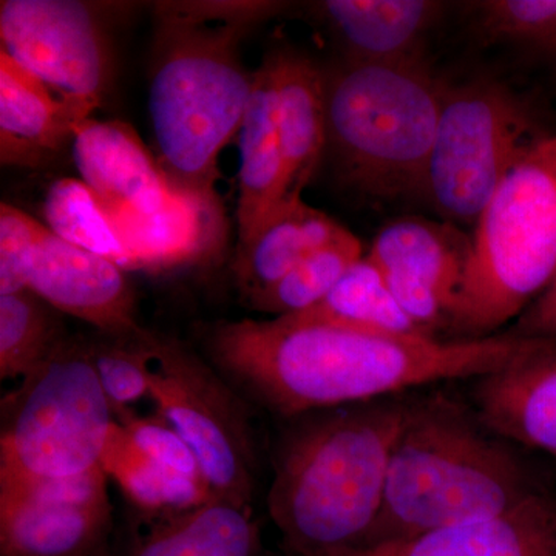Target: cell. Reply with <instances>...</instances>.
<instances>
[{
	"label": "cell",
	"mask_w": 556,
	"mask_h": 556,
	"mask_svg": "<svg viewBox=\"0 0 556 556\" xmlns=\"http://www.w3.org/2000/svg\"><path fill=\"white\" fill-rule=\"evenodd\" d=\"M543 343L507 331L484 339H439L285 317L218 321L204 336L208 357L226 378L288 417L401 396L444 380L482 378Z\"/></svg>",
	"instance_id": "cell-1"
},
{
	"label": "cell",
	"mask_w": 556,
	"mask_h": 556,
	"mask_svg": "<svg viewBox=\"0 0 556 556\" xmlns=\"http://www.w3.org/2000/svg\"><path fill=\"white\" fill-rule=\"evenodd\" d=\"M287 2H160L155 5L149 113L156 160L181 192L217 195L218 159L239 135L254 73L241 42Z\"/></svg>",
	"instance_id": "cell-2"
},
{
	"label": "cell",
	"mask_w": 556,
	"mask_h": 556,
	"mask_svg": "<svg viewBox=\"0 0 556 556\" xmlns=\"http://www.w3.org/2000/svg\"><path fill=\"white\" fill-rule=\"evenodd\" d=\"M409 405L401 394L294 417L268 493L288 556H342L364 544Z\"/></svg>",
	"instance_id": "cell-3"
},
{
	"label": "cell",
	"mask_w": 556,
	"mask_h": 556,
	"mask_svg": "<svg viewBox=\"0 0 556 556\" xmlns=\"http://www.w3.org/2000/svg\"><path fill=\"white\" fill-rule=\"evenodd\" d=\"M543 490L506 441L475 409L444 394L412 399L399 433L386 495L361 547L459 522L496 517Z\"/></svg>",
	"instance_id": "cell-4"
},
{
	"label": "cell",
	"mask_w": 556,
	"mask_h": 556,
	"mask_svg": "<svg viewBox=\"0 0 556 556\" xmlns=\"http://www.w3.org/2000/svg\"><path fill=\"white\" fill-rule=\"evenodd\" d=\"M324 70L327 149L348 188L376 200L424 197L447 83L427 62Z\"/></svg>",
	"instance_id": "cell-5"
},
{
	"label": "cell",
	"mask_w": 556,
	"mask_h": 556,
	"mask_svg": "<svg viewBox=\"0 0 556 556\" xmlns=\"http://www.w3.org/2000/svg\"><path fill=\"white\" fill-rule=\"evenodd\" d=\"M473 248L450 339L492 338L518 318L556 276V134L526 153L475 226Z\"/></svg>",
	"instance_id": "cell-6"
},
{
	"label": "cell",
	"mask_w": 556,
	"mask_h": 556,
	"mask_svg": "<svg viewBox=\"0 0 556 556\" xmlns=\"http://www.w3.org/2000/svg\"><path fill=\"white\" fill-rule=\"evenodd\" d=\"M115 420L89 340L68 336L3 399L0 481H65L102 470Z\"/></svg>",
	"instance_id": "cell-7"
},
{
	"label": "cell",
	"mask_w": 556,
	"mask_h": 556,
	"mask_svg": "<svg viewBox=\"0 0 556 556\" xmlns=\"http://www.w3.org/2000/svg\"><path fill=\"white\" fill-rule=\"evenodd\" d=\"M544 137L533 105L504 80L447 84L422 199L444 222L477 226L501 182Z\"/></svg>",
	"instance_id": "cell-8"
},
{
	"label": "cell",
	"mask_w": 556,
	"mask_h": 556,
	"mask_svg": "<svg viewBox=\"0 0 556 556\" xmlns=\"http://www.w3.org/2000/svg\"><path fill=\"white\" fill-rule=\"evenodd\" d=\"M149 348L156 415L188 442L214 496L252 507L257 452L243 402L178 340L149 331Z\"/></svg>",
	"instance_id": "cell-9"
},
{
	"label": "cell",
	"mask_w": 556,
	"mask_h": 556,
	"mask_svg": "<svg viewBox=\"0 0 556 556\" xmlns=\"http://www.w3.org/2000/svg\"><path fill=\"white\" fill-rule=\"evenodd\" d=\"M0 40V51L50 89L101 108L113 65L97 3L2 0Z\"/></svg>",
	"instance_id": "cell-10"
},
{
	"label": "cell",
	"mask_w": 556,
	"mask_h": 556,
	"mask_svg": "<svg viewBox=\"0 0 556 556\" xmlns=\"http://www.w3.org/2000/svg\"><path fill=\"white\" fill-rule=\"evenodd\" d=\"M104 470L65 481H0V555L89 556L112 527Z\"/></svg>",
	"instance_id": "cell-11"
},
{
	"label": "cell",
	"mask_w": 556,
	"mask_h": 556,
	"mask_svg": "<svg viewBox=\"0 0 556 556\" xmlns=\"http://www.w3.org/2000/svg\"><path fill=\"white\" fill-rule=\"evenodd\" d=\"M473 241L456 225L420 217L387 223L365 255L420 331L438 338L463 283Z\"/></svg>",
	"instance_id": "cell-12"
},
{
	"label": "cell",
	"mask_w": 556,
	"mask_h": 556,
	"mask_svg": "<svg viewBox=\"0 0 556 556\" xmlns=\"http://www.w3.org/2000/svg\"><path fill=\"white\" fill-rule=\"evenodd\" d=\"M28 289L62 314L86 321L110 338L141 331L126 270L112 260L40 230Z\"/></svg>",
	"instance_id": "cell-13"
},
{
	"label": "cell",
	"mask_w": 556,
	"mask_h": 556,
	"mask_svg": "<svg viewBox=\"0 0 556 556\" xmlns=\"http://www.w3.org/2000/svg\"><path fill=\"white\" fill-rule=\"evenodd\" d=\"M80 181L105 212L149 215L169 206L178 190L159 160L124 121H84L72 144Z\"/></svg>",
	"instance_id": "cell-14"
},
{
	"label": "cell",
	"mask_w": 556,
	"mask_h": 556,
	"mask_svg": "<svg viewBox=\"0 0 556 556\" xmlns=\"http://www.w3.org/2000/svg\"><path fill=\"white\" fill-rule=\"evenodd\" d=\"M93 102L64 97L0 51V161L7 167L38 169L67 146Z\"/></svg>",
	"instance_id": "cell-15"
},
{
	"label": "cell",
	"mask_w": 556,
	"mask_h": 556,
	"mask_svg": "<svg viewBox=\"0 0 556 556\" xmlns=\"http://www.w3.org/2000/svg\"><path fill=\"white\" fill-rule=\"evenodd\" d=\"M342 556H556V500L543 490L496 517L441 527Z\"/></svg>",
	"instance_id": "cell-16"
},
{
	"label": "cell",
	"mask_w": 556,
	"mask_h": 556,
	"mask_svg": "<svg viewBox=\"0 0 556 556\" xmlns=\"http://www.w3.org/2000/svg\"><path fill=\"white\" fill-rule=\"evenodd\" d=\"M471 397L479 420L497 437L556 457V343L475 379Z\"/></svg>",
	"instance_id": "cell-17"
},
{
	"label": "cell",
	"mask_w": 556,
	"mask_h": 556,
	"mask_svg": "<svg viewBox=\"0 0 556 556\" xmlns=\"http://www.w3.org/2000/svg\"><path fill=\"white\" fill-rule=\"evenodd\" d=\"M320 20L342 49V60L365 64L426 61L428 33L445 3L434 0H327Z\"/></svg>",
	"instance_id": "cell-18"
},
{
	"label": "cell",
	"mask_w": 556,
	"mask_h": 556,
	"mask_svg": "<svg viewBox=\"0 0 556 556\" xmlns=\"http://www.w3.org/2000/svg\"><path fill=\"white\" fill-rule=\"evenodd\" d=\"M130 258V270L178 269L214 254L225 233L218 195L181 192L153 214L108 212Z\"/></svg>",
	"instance_id": "cell-19"
},
{
	"label": "cell",
	"mask_w": 556,
	"mask_h": 556,
	"mask_svg": "<svg viewBox=\"0 0 556 556\" xmlns=\"http://www.w3.org/2000/svg\"><path fill=\"white\" fill-rule=\"evenodd\" d=\"M239 241L244 247L287 201V163L277 123V79L273 53L254 72L251 100L240 131Z\"/></svg>",
	"instance_id": "cell-20"
},
{
	"label": "cell",
	"mask_w": 556,
	"mask_h": 556,
	"mask_svg": "<svg viewBox=\"0 0 556 556\" xmlns=\"http://www.w3.org/2000/svg\"><path fill=\"white\" fill-rule=\"evenodd\" d=\"M276 64L277 123L287 163L288 204L303 200L327 149L324 70L292 49L270 51Z\"/></svg>",
	"instance_id": "cell-21"
},
{
	"label": "cell",
	"mask_w": 556,
	"mask_h": 556,
	"mask_svg": "<svg viewBox=\"0 0 556 556\" xmlns=\"http://www.w3.org/2000/svg\"><path fill=\"white\" fill-rule=\"evenodd\" d=\"M149 519L130 556H263L252 507L215 496L190 510Z\"/></svg>",
	"instance_id": "cell-22"
},
{
	"label": "cell",
	"mask_w": 556,
	"mask_h": 556,
	"mask_svg": "<svg viewBox=\"0 0 556 556\" xmlns=\"http://www.w3.org/2000/svg\"><path fill=\"white\" fill-rule=\"evenodd\" d=\"M346 230L303 200L278 208L254 239L236 248L232 269L244 300L248 302L273 287L308 255Z\"/></svg>",
	"instance_id": "cell-23"
},
{
	"label": "cell",
	"mask_w": 556,
	"mask_h": 556,
	"mask_svg": "<svg viewBox=\"0 0 556 556\" xmlns=\"http://www.w3.org/2000/svg\"><path fill=\"white\" fill-rule=\"evenodd\" d=\"M281 317L299 324L332 325L378 334L427 336L397 305L382 270L367 255L357 260L313 308Z\"/></svg>",
	"instance_id": "cell-24"
},
{
	"label": "cell",
	"mask_w": 556,
	"mask_h": 556,
	"mask_svg": "<svg viewBox=\"0 0 556 556\" xmlns=\"http://www.w3.org/2000/svg\"><path fill=\"white\" fill-rule=\"evenodd\" d=\"M101 467L108 478L118 484L124 496L148 518L190 510L215 497L201 479L186 477L153 463L116 420L110 431Z\"/></svg>",
	"instance_id": "cell-25"
},
{
	"label": "cell",
	"mask_w": 556,
	"mask_h": 556,
	"mask_svg": "<svg viewBox=\"0 0 556 556\" xmlns=\"http://www.w3.org/2000/svg\"><path fill=\"white\" fill-rule=\"evenodd\" d=\"M60 314L30 289L0 295V378L24 379L68 338Z\"/></svg>",
	"instance_id": "cell-26"
},
{
	"label": "cell",
	"mask_w": 556,
	"mask_h": 556,
	"mask_svg": "<svg viewBox=\"0 0 556 556\" xmlns=\"http://www.w3.org/2000/svg\"><path fill=\"white\" fill-rule=\"evenodd\" d=\"M364 255L361 240L346 230L247 303L252 309L276 314L277 317L313 308L327 298L346 270Z\"/></svg>",
	"instance_id": "cell-27"
},
{
	"label": "cell",
	"mask_w": 556,
	"mask_h": 556,
	"mask_svg": "<svg viewBox=\"0 0 556 556\" xmlns=\"http://www.w3.org/2000/svg\"><path fill=\"white\" fill-rule=\"evenodd\" d=\"M47 228L68 243L112 260L130 270V258L100 200L83 181L62 178L43 200Z\"/></svg>",
	"instance_id": "cell-28"
},
{
	"label": "cell",
	"mask_w": 556,
	"mask_h": 556,
	"mask_svg": "<svg viewBox=\"0 0 556 556\" xmlns=\"http://www.w3.org/2000/svg\"><path fill=\"white\" fill-rule=\"evenodd\" d=\"M90 353L113 415L131 409L141 399L149 397L152 354L148 329L124 338L101 334L100 339L91 340Z\"/></svg>",
	"instance_id": "cell-29"
},
{
	"label": "cell",
	"mask_w": 556,
	"mask_h": 556,
	"mask_svg": "<svg viewBox=\"0 0 556 556\" xmlns=\"http://www.w3.org/2000/svg\"><path fill=\"white\" fill-rule=\"evenodd\" d=\"M486 40L515 43L556 61V0H485L475 3Z\"/></svg>",
	"instance_id": "cell-30"
},
{
	"label": "cell",
	"mask_w": 556,
	"mask_h": 556,
	"mask_svg": "<svg viewBox=\"0 0 556 556\" xmlns=\"http://www.w3.org/2000/svg\"><path fill=\"white\" fill-rule=\"evenodd\" d=\"M135 445L153 463L177 473L206 482L195 453L174 427L160 415H138L134 408L115 415ZM207 484V482H206Z\"/></svg>",
	"instance_id": "cell-31"
},
{
	"label": "cell",
	"mask_w": 556,
	"mask_h": 556,
	"mask_svg": "<svg viewBox=\"0 0 556 556\" xmlns=\"http://www.w3.org/2000/svg\"><path fill=\"white\" fill-rule=\"evenodd\" d=\"M43 226L21 208L0 206V295L28 289L33 255Z\"/></svg>",
	"instance_id": "cell-32"
},
{
	"label": "cell",
	"mask_w": 556,
	"mask_h": 556,
	"mask_svg": "<svg viewBox=\"0 0 556 556\" xmlns=\"http://www.w3.org/2000/svg\"><path fill=\"white\" fill-rule=\"evenodd\" d=\"M517 338L556 343V276L540 295L507 329Z\"/></svg>",
	"instance_id": "cell-33"
}]
</instances>
